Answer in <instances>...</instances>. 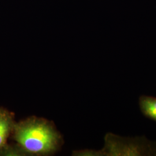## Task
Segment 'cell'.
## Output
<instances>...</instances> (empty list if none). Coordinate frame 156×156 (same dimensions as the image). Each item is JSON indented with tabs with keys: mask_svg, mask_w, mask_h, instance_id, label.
<instances>
[{
	"mask_svg": "<svg viewBox=\"0 0 156 156\" xmlns=\"http://www.w3.org/2000/svg\"><path fill=\"white\" fill-rule=\"evenodd\" d=\"M15 124L13 113L0 108V151L6 145L8 138L12 133Z\"/></svg>",
	"mask_w": 156,
	"mask_h": 156,
	"instance_id": "7a4b0ae2",
	"label": "cell"
},
{
	"mask_svg": "<svg viewBox=\"0 0 156 156\" xmlns=\"http://www.w3.org/2000/svg\"><path fill=\"white\" fill-rule=\"evenodd\" d=\"M13 137L25 154L49 155L62 145L60 134L44 119L31 117L15 123Z\"/></svg>",
	"mask_w": 156,
	"mask_h": 156,
	"instance_id": "6da1fadb",
	"label": "cell"
},
{
	"mask_svg": "<svg viewBox=\"0 0 156 156\" xmlns=\"http://www.w3.org/2000/svg\"><path fill=\"white\" fill-rule=\"evenodd\" d=\"M140 106L145 115L156 120V98L142 97L140 99Z\"/></svg>",
	"mask_w": 156,
	"mask_h": 156,
	"instance_id": "3957f363",
	"label": "cell"
}]
</instances>
